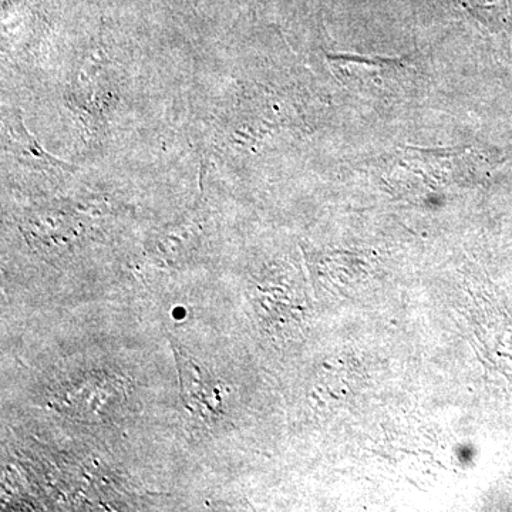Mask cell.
<instances>
[{
    "label": "cell",
    "instance_id": "6da1fadb",
    "mask_svg": "<svg viewBox=\"0 0 512 512\" xmlns=\"http://www.w3.org/2000/svg\"><path fill=\"white\" fill-rule=\"evenodd\" d=\"M174 345L175 362L180 375L181 397L185 407L202 420H214L222 413L221 390L210 373L184 350Z\"/></svg>",
    "mask_w": 512,
    "mask_h": 512
},
{
    "label": "cell",
    "instance_id": "7a4b0ae2",
    "mask_svg": "<svg viewBox=\"0 0 512 512\" xmlns=\"http://www.w3.org/2000/svg\"><path fill=\"white\" fill-rule=\"evenodd\" d=\"M195 229L191 225H181L161 232L154 239L151 251L163 262H177L178 259L184 258L187 252H190L192 237H194Z\"/></svg>",
    "mask_w": 512,
    "mask_h": 512
},
{
    "label": "cell",
    "instance_id": "3957f363",
    "mask_svg": "<svg viewBox=\"0 0 512 512\" xmlns=\"http://www.w3.org/2000/svg\"><path fill=\"white\" fill-rule=\"evenodd\" d=\"M471 6L476 10H485L494 19L501 18L508 10L507 0H473Z\"/></svg>",
    "mask_w": 512,
    "mask_h": 512
}]
</instances>
